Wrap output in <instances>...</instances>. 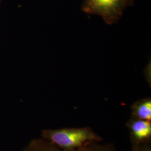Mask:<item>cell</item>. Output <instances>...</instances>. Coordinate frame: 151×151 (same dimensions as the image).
Masks as SVG:
<instances>
[{
    "mask_svg": "<svg viewBox=\"0 0 151 151\" xmlns=\"http://www.w3.org/2000/svg\"><path fill=\"white\" fill-rule=\"evenodd\" d=\"M126 125L129 131L132 151L141 145L151 143V121L131 118Z\"/></svg>",
    "mask_w": 151,
    "mask_h": 151,
    "instance_id": "obj_4",
    "label": "cell"
},
{
    "mask_svg": "<svg viewBox=\"0 0 151 151\" xmlns=\"http://www.w3.org/2000/svg\"><path fill=\"white\" fill-rule=\"evenodd\" d=\"M132 151H151V143L141 145L136 150Z\"/></svg>",
    "mask_w": 151,
    "mask_h": 151,
    "instance_id": "obj_6",
    "label": "cell"
},
{
    "mask_svg": "<svg viewBox=\"0 0 151 151\" xmlns=\"http://www.w3.org/2000/svg\"><path fill=\"white\" fill-rule=\"evenodd\" d=\"M41 136L54 146L65 150L81 147L90 142H101L103 138L90 127L44 129Z\"/></svg>",
    "mask_w": 151,
    "mask_h": 151,
    "instance_id": "obj_1",
    "label": "cell"
},
{
    "mask_svg": "<svg viewBox=\"0 0 151 151\" xmlns=\"http://www.w3.org/2000/svg\"><path fill=\"white\" fill-rule=\"evenodd\" d=\"M132 118L151 121V99H143L134 103L132 106Z\"/></svg>",
    "mask_w": 151,
    "mask_h": 151,
    "instance_id": "obj_5",
    "label": "cell"
},
{
    "mask_svg": "<svg viewBox=\"0 0 151 151\" xmlns=\"http://www.w3.org/2000/svg\"><path fill=\"white\" fill-rule=\"evenodd\" d=\"M23 151H117L113 145L101 144L93 142L87 143L81 147L71 150H65L54 146L42 138L32 139Z\"/></svg>",
    "mask_w": 151,
    "mask_h": 151,
    "instance_id": "obj_3",
    "label": "cell"
},
{
    "mask_svg": "<svg viewBox=\"0 0 151 151\" xmlns=\"http://www.w3.org/2000/svg\"><path fill=\"white\" fill-rule=\"evenodd\" d=\"M133 4V0H85L81 9L87 14L101 16L107 24L111 25L116 23L124 10Z\"/></svg>",
    "mask_w": 151,
    "mask_h": 151,
    "instance_id": "obj_2",
    "label": "cell"
}]
</instances>
